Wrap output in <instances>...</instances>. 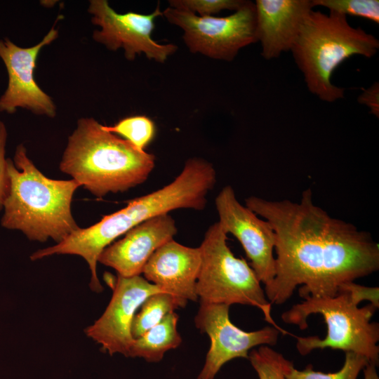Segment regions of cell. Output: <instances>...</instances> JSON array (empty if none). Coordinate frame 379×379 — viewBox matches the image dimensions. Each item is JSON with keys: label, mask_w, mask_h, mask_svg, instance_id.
Instances as JSON below:
<instances>
[{"label": "cell", "mask_w": 379, "mask_h": 379, "mask_svg": "<svg viewBox=\"0 0 379 379\" xmlns=\"http://www.w3.org/2000/svg\"><path fill=\"white\" fill-rule=\"evenodd\" d=\"M201 262L199 247H188L173 239L154 251L142 274L163 291L186 301H197L196 284Z\"/></svg>", "instance_id": "15"}, {"label": "cell", "mask_w": 379, "mask_h": 379, "mask_svg": "<svg viewBox=\"0 0 379 379\" xmlns=\"http://www.w3.org/2000/svg\"><path fill=\"white\" fill-rule=\"evenodd\" d=\"M371 364L365 357L351 352H345V362L341 369L335 373H323L314 371L311 364L304 370L294 368L289 361L285 369L286 379H357L359 372Z\"/></svg>", "instance_id": "19"}, {"label": "cell", "mask_w": 379, "mask_h": 379, "mask_svg": "<svg viewBox=\"0 0 379 379\" xmlns=\"http://www.w3.org/2000/svg\"><path fill=\"white\" fill-rule=\"evenodd\" d=\"M245 0H169L170 7L198 13L201 17L214 16L223 10L237 11Z\"/></svg>", "instance_id": "23"}, {"label": "cell", "mask_w": 379, "mask_h": 379, "mask_svg": "<svg viewBox=\"0 0 379 379\" xmlns=\"http://www.w3.org/2000/svg\"><path fill=\"white\" fill-rule=\"evenodd\" d=\"M375 366L373 364H369L364 368V379H379L375 371Z\"/></svg>", "instance_id": "27"}, {"label": "cell", "mask_w": 379, "mask_h": 379, "mask_svg": "<svg viewBox=\"0 0 379 379\" xmlns=\"http://www.w3.org/2000/svg\"><path fill=\"white\" fill-rule=\"evenodd\" d=\"M8 191L4 201L1 225L21 231L29 240L58 244L80 227L72 214L75 191L74 179L54 180L45 176L19 145L13 161L7 159Z\"/></svg>", "instance_id": "3"}, {"label": "cell", "mask_w": 379, "mask_h": 379, "mask_svg": "<svg viewBox=\"0 0 379 379\" xmlns=\"http://www.w3.org/2000/svg\"><path fill=\"white\" fill-rule=\"evenodd\" d=\"M6 140L7 131L4 124L0 121V211L3 209L9 186L7 159L5 157Z\"/></svg>", "instance_id": "24"}, {"label": "cell", "mask_w": 379, "mask_h": 379, "mask_svg": "<svg viewBox=\"0 0 379 379\" xmlns=\"http://www.w3.org/2000/svg\"><path fill=\"white\" fill-rule=\"evenodd\" d=\"M174 219L164 213L152 218L128 231L107 246L98 262L115 270L123 277L140 275L151 255L177 233Z\"/></svg>", "instance_id": "14"}, {"label": "cell", "mask_w": 379, "mask_h": 379, "mask_svg": "<svg viewBox=\"0 0 379 379\" xmlns=\"http://www.w3.org/2000/svg\"><path fill=\"white\" fill-rule=\"evenodd\" d=\"M360 104L366 105L370 112L378 118L379 117V84L375 82L371 86L364 90L358 97Z\"/></svg>", "instance_id": "26"}, {"label": "cell", "mask_w": 379, "mask_h": 379, "mask_svg": "<svg viewBox=\"0 0 379 379\" xmlns=\"http://www.w3.org/2000/svg\"><path fill=\"white\" fill-rule=\"evenodd\" d=\"M312 2L314 7H325L329 12L346 17H360L379 23L378 0H312Z\"/></svg>", "instance_id": "22"}, {"label": "cell", "mask_w": 379, "mask_h": 379, "mask_svg": "<svg viewBox=\"0 0 379 379\" xmlns=\"http://www.w3.org/2000/svg\"><path fill=\"white\" fill-rule=\"evenodd\" d=\"M227 239L218 222L205 233L199 246L201 262L196 284L200 302L256 307L268 323L281 329L272 317V304L255 272L244 258L233 254Z\"/></svg>", "instance_id": "7"}, {"label": "cell", "mask_w": 379, "mask_h": 379, "mask_svg": "<svg viewBox=\"0 0 379 379\" xmlns=\"http://www.w3.org/2000/svg\"><path fill=\"white\" fill-rule=\"evenodd\" d=\"M155 156L104 130L93 118H81L68 138L60 170L101 198L143 183Z\"/></svg>", "instance_id": "4"}, {"label": "cell", "mask_w": 379, "mask_h": 379, "mask_svg": "<svg viewBox=\"0 0 379 379\" xmlns=\"http://www.w3.org/2000/svg\"><path fill=\"white\" fill-rule=\"evenodd\" d=\"M245 204L276 234L275 275L264 288L272 305L284 304L298 286L302 298L333 297L343 285L379 269L371 234L317 206L310 188L298 202L251 196Z\"/></svg>", "instance_id": "1"}, {"label": "cell", "mask_w": 379, "mask_h": 379, "mask_svg": "<svg viewBox=\"0 0 379 379\" xmlns=\"http://www.w3.org/2000/svg\"><path fill=\"white\" fill-rule=\"evenodd\" d=\"M281 314L284 322L307 328L311 314H321L327 326L323 339L317 335L297 337L296 348L301 355L316 349L331 348L362 355L371 364L379 361V324L371 321L378 309L372 304L359 307V302L343 285L333 297H307Z\"/></svg>", "instance_id": "6"}, {"label": "cell", "mask_w": 379, "mask_h": 379, "mask_svg": "<svg viewBox=\"0 0 379 379\" xmlns=\"http://www.w3.org/2000/svg\"><path fill=\"white\" fill-rule=\"evenodd\" d=\"M215 203L218 222L222 229L238 239L258 279L267 285L275 275L276 234L273 227L268 221L241 204L230 185L220 190Z\"/></svg>", "instance_id": "11"}, {"label": "cell", "mask_w": 379, "mask_h": 379, "mask_svg": "<svg viewBox=\"0 0 379 379\" xmlns=\"http://www.w3.org/2000/svg\"><path fill=\"white\" fill-rule=\"evenodd\" d=\"M256 37L266 60L290 51L300 27L313 10L312 0H256Z\"/></svg>", "instance_id": "16"}, {"label": "cell", "mask_w": 379, "mask_h": 379, "mask_svg": "<svg viewBox=\"0 0 379 379\" xmlns=\"http://www.w3.org/2000/svg\"><path fill=\"white\" fill-rule=\"evenodd\" d=\"M112 288V296L104 313L85 331L110 355L128 357L134 340L131 328L136 311L149 295L164 291L140 275L123 277L117 274Z\"/></svg>", "instance_id": "13"}, {"label": "cell", "mask_w": 379, "mask_h": 379, "mask_svg": "<svg viewBox=\"0 0 379 379\" xmlns=\"http://www.w3.org/2000/svg\"><path fill=\"white\" fill-rule=\"evenodd\" d=\"M378 48V39L352 27L346 16L312 10L290 51L310 92L322 101L333 102L345 94L344 88L331 81L336 68L352 55L372 58Z\"/></svg>", "instance_id": "5"}, {"label": "cell", "mask_w": 379, "mask_h": 379, "mask_svg": "<svg viewBox=\"0 0 379 379\" xmlns=\"http://www.w3.org/2000/svg\"><path fill=\"white\" fill-rule=\"evenodd\" d=\"M216 182V171L211 163L199 158L187 159L181 173L165 187L129 201L126 207L105 215L86 228H79L62 241L32 253L36 260L55 254L77 255L91 270L90 287L101 292L97 263L102 251L116 239L139 224L155 216L179 208L203 210L206 196Z\"/></svg>", "instance_id": "2"}, {"label": "cell", "mask_w": 379, "mask_h": 379, "mask_svg": "<svg viewBox=\"0 0 379 379\" xmlns=\"http://www.w3.org/2000/svg\"><path fill=\"white\" fill-rule=\"evenodd\" d=\"M178 319L175 312H171L158 324L135 338L128 357L142 358L148 362L161 361L167 351L177 348L182 343L177 329Z\"/></svg>", "instance_id": "17"}, {"label": "cell", "mask_w": 379, "mask_h": 379, "mask_svg": "<svg viewBox=\"0 0 379 379\" xmlns=\"http://www.w3.org/2000/svg\"><path fill=\"white\" fill-rule=\"evenodd\" d=\"M163 15L183 30L182 39L191 53L212 59L232 61L242 48L258 42L255 6L251 1H244L225 17H201L170 6Z\"/></svg>", "instance_id": "8"}, {"label": "cell", "mask_w": 379, "mask_h": 379, "mask_svg": "<svg viewBox=\"0 0 379 379\" xmlns=\"http://www.w3.org/2000/svg\"><path fill=\"white\" fill-rule=\"evenodd\" d=\"M353 296L360 303L363 300H369L371 304L379 307L378 287H367L353 282L345 284Z\"/></svg>", "instance_id": "25"}, {"label": "cell", "mask_w": 379, "mask_h": 379, "mask_svg": "<svg viewBox=\"0 0 379 379\" xmlns=\"http://www.w3.org/2000/svg\"><path fill=\"white\" fill-rule=\"evenodd\" d=\"M248 359L259 379H286L284 373L290 361L267 345L252 350Z\"/></svg>", "instance_id": "21"}, {"label": "cell", "mask_w": 379, "mask_h": 379, "mask_svg": "<svg viewBox=\"0 0 379 379\" xmlns=\"http://www.w3.org/2000/svg\"><path fill=\"white\" fill-rule=\"evenodd\" d=\"M187 301L166 292L149 295L135 313L131 328L133 338H137L158 324L167 314L186 306Z\"/></svg>", "instance_id": "18"}, {"label": "cell", "mask_w": 379, "mask_h": 379, "mask_svg": "<svg viewBox=\"0 0 379 379\" xmlns=\"http://www.w3.org/2000/svg\"><path fill=\"white\" fill-rule=\"evenodd\" d=\"M230 305L200 302L194 318L196 327L211 340L210 348L197 379H214L222 366L236 358L248 359L249 350L258 345H274L279 333L274 326L247 332L232 323Z\"/></svg>", "instance_id": "10"}, {"label": "cell", "mask_w": 379, "mask_h": 379, "mask_svg": "<svg viewBox=\"0 0 379 379\" xmlns=\"http://www.w3.org/2000/svg\"><path fill=\"white\" fill-rule=\"evenodd\" d=\"M102 127L108 132L121 135L141 151H145L156 133L154 121L145 115L128 117L113 126L102 125Z\"/></svg>", "instance_id": "20"}, {"label": "cell", "mask_w": 379, "mask_h": 379, "mask_svg": "<svg viewBox=\"0 0 379 379\" xmlns=\"http://www.w3.org/2000/svg\"><path fill=\"white\" fill-rule=\"evenodd\" d=\"M58 36L53 26L37 44L27 48L17 46L8 39H0V58L8 73V86L0 98V112L14 113L18 107L37 115L54 117L56 107L51 98L36 84L34 70L40 51Z\"/></svg>", "instance_id": "12"}, {"label": "cell", "mask_w": 379, "mask_h": 379, "mask_svg": "<svg viewBox=\"0 0 379 379\" xmlns=\"http://www.w3.org/2000/svg\"><path fill=\"white\" fill-rule=\"evenodd\" d=\"M88 12L92 23L100 28L93 32V39L110 51L123 48L128 60L144 53L149 60L164 63L178 50L175 44H161L152 39L155 19L163 15L159 4L152 13L145 15L118 13L106 0H91Z\"/></svg>", "instance_id": "9"}]
</instances>
